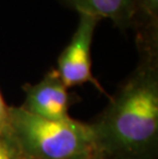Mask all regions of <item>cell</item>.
<instances>
[{"label": "cell", "mask_w": 158, "mask_h": 159, "mask_svg": "<svg viewBox=\"0 0 158 159\" xmlns=\"http://www.w3.org/2000/svg\"><path fill=\"white\" fill-rule=\"evenodd\" d=\"M137 68L90 124L108 159H157L158 53L141 52Z\"/></svg>", "instance_id": "obj_1"}, {"label": "cell", "mask_w": 158, "mask_h": 159, "mask_svg": "<svg viewBox=\"0 0 158 159\" xmlns=\"http://www.w3.org/2000/svg\"><path fill=\"white\" fill-rule=\"evenodd\" d=\"M7 133L24 159H71L95 150L90 124L52 120L8 107Z\"/></svg>", "instance_id": "obj_2"}, {"label": "cell", "mask_w": 158, "mask_h": 159, "mask_svg": "<svg viewBox=\"0 0 158 159\" xmlns=\"http://www.w3.org/2000/svg\"><path fill=\"white\" fill-rule=\"evenodd\" d=\"M100 21L93 16L79 13L76 31L60 55L56 69L67 89L92 83L101 93H104L101 84L93 75L90 57L93 34Z\"/></svg>", "instance_id": "obj_3"}, {"label": "cell", "mask_w": 158, "mask_h": 159, "mask_svg": "<svg viewBox=\"0 0 158 159\" xmlns=\"http://www.w3.org/2000/svg\"><path fill=\"white\" fill-rule=\"evenodd\" d=\"M25 102L22 108L36 116L52 120H68L71 99L56 69L49 70L35 84H25Z\"/></svg>", "instance_id": "obj_4"}, {"label": "cell", "mask_w": 158, "mask_h": 159, "mask_svg": "<svg viewBox=\"0 0 158 159\" xmlns=\"http://www.w3.org/2000/svg\"><path fill=\"white\" fill-rule=\"evenodd\" d=\"M79 13L109 19L117 28L125 31L133 27V0H60Z\"/></svg>", "instance_id": "obj_5"}, {"label": "cell", "mask_w": 158, "mask_h": 159, "mask_svg": "<svg viewBox=\"0 0 158 159\" xmlns=\"http://www.w3.org/2000/svg\"><path fill=\"white\" fill-rule=\"evenodd\" d=\"M132 29L139 52H158V0H133Z\"/></svg>", "instance_id": "obj_6"}, {"label": "cell", "mask_w": 158, "mask_h": 159, "mask_svg": "<svg viewBox=\"0 0 158 159\" xmlns=\"http://www.w3.org/2000/svg\"><path fill=\"white\" fill-rule=\"evenodd\" d=\"M0 159H24L7 130H0Z\"/></svg>", "instance_id": "obj_7"}, {"label": "cell", "mask_w": 158, "mask_h": 159, "mask_svg": "<svg viewBox=\"0 0 158 159\" xmlns=\"http://www.w3.org/2000/svg\"><path fill=\"white\" fill-rule=\"evenodd\" d=\"M8 107L5 104L4 100L0 93V130H7V121H8Z\"/></svg>", "instance_id": "obj_8"}, {"label": "cell", "mask_w": 158, "mask_h": 159, "mask_svg": "<svg viewBox=\"0 0 158 159\" xmlns=\"http://www.w3.org/2000/svg\"><path fill=\"white\" fill-rule=\"evenodd\" d=\"M71 159H108V158H107L105 155H103L101 152L97 151V149H95V150L90 151L88 153L79 155V156L71 158Z\"/></svg>", "instance_id": "obj_9"}]
</instances>
